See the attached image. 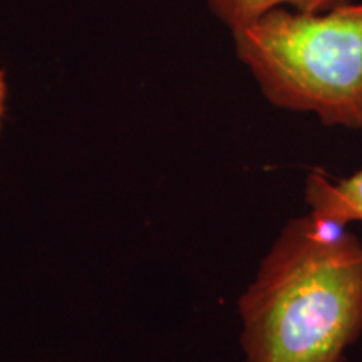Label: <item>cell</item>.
I'll return each mask as SVG.
<instances>
[{"instance_id":"5b68a950","label":"cell","mask_w":362,"mask_h":362,"mask_svg":"<svg viewBox=\"0 0 362 362\" xmlns=\"http://www.w3.org/2000/svg\"><path fill=\"white\" fill-rule=\"evenodd\" d=\"M6 107H7V81L4 71L0 69V129H2L4 116H6Z\"/></svg>"},{"instance_id":"7a4b0ae2","label":"cell","mask_w":362,"mask_h":362,"mask_svg":"<svg viewBox=\"0 0 362 362\" xmlns=\"http://www.w3.org/2000/svg\"><path fill=\"white\" fill-rule=\"evenodd\" d=\"M232 35L267 101L362 129V0L324 12L275 7Z\"/></svg>"},{"instance_id":"277c9868","label":"cell","mask_w":362,"mask_h":362,"mask_svg":"<svg viewBox=\"0 0 362 362\" xmlns=\"http://www.w3.org/2000/svg\"><path fill=\"white\" fill-rule=\"evenodd\" d=\"M352 0H206L208 7L230 30L255 21L275 7H288L302 12H324Z\"/></svg>"},{"instance_id":"3957f363","label":"cell","mask_w":362,"mask_h":362,"mask_svg":"<svg viewBox=\"0 0 362 362\" xmlns=\"http://www.w3.org/2000/svg\"><path fill=\"white\" fill-rule=\"evenodd\" d=\"M305 202L320 218L346 226L352 221L362 223V168L337 180L322 171L310 173L305 180Z\"/></svg>"},{"instance_id":"6da1fadb","label":"cell","mask_w":362,"mask_h":362,"mask_svg":"<svg viewBox=\"0 0 362 362\" xmlns=\"http://www.w3.org/2000/svg\"><path fill=\"white\" fill-rule=\"evenodd\" d=\"M245 362H346L362 336V240L292 218L238 302Z\"/></svg>"}]
</instances>
